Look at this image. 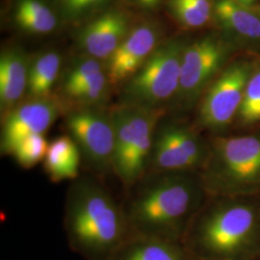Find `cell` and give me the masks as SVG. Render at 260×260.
<instances>
[{
	"mask_svg": "<svg viewBox=\"0 0 260 260\" xmlns=\"http://www.w3.org/2000/svg\"><path fill=\"white\" fill-rule=\"evenodd\" d=\"M182 244L195 260L260 257V196L207 197Z\"/></svg>",
	"mask_w": 260,
	"mask_h": 260,
	"instance_id": "1",
	"label": "cell"
},
{
	"mask_svg": "<svg viewBox=\"0 0 260 260\" xmlns=\"http://www.w3.org/2000/svg\"><path fill=\"white\" fill-rule=\"evenodd\" d=\"M206 199L200 173H156L130 204L132 237L182 243Z\"/></svg>",
	"mask_w": 260,
	"mask_h": 260,
	"instance_id": "2",
	"label": "cell"
},
{
	"mask_svg": "<svg viewBox=\"0 0 260 260\" xmlns=\"http://www.w3.org/2000/svg\"><path fill=\"white\" fill-rule=\"evenodd\" d=\"M65 228L71 248L86 260H111L132 238L126 215L104 187L89 178L70 188Z\"/></svg>",
	"mask_w": 260,
	"mask_h": 260,
	"instance_id": "3",
	"label": "cell"
},
{
	"mask_svg": "<svg viewBox=\"0 0 260 260\" xmlns=\"http://www.w3.org/2000/svg\"><path fill=\"white\" fill-rule=\"evenodd\" d=\"M200 177L207 197L260 196V129L212 136Z\"/></svg>",
	"mask_w": 260,
	"mask_h": 260,
	"instance_id": "4",
	"label": "cell"
},
{
	"mask_svg": "<svg viewBox=\"0 0 260 260\" xmlns=\"http://www.w3.org/2000/svg\"><path fill=\"white\" fill-rule=\"evenodd\" d=\"M115 126L113 170L125 184L141 180L149 167L155 131L164 110L123 104L111 110Z\"/></svg>",
	"mask_w": 260,
	"mask_h": 260,
	"instance_id": "5",
	"label": "cell"
},
{
	"mask_svg": "<svg viewBox=\"0 0 260 260\" xmlns=\"http://www.w3.org/2000/svg\"><path fill=\"white\" fill-rule=\"evenodd\" d=\"M187 40L174 38L161 43L139 70L123 84L121 102L164 110L177 95Z\"/></svg>",
	"mask_w": 260,
	"mask_h": 260,
	"instance_id": "6",
	"label": "cell"
},
{
	"mask_svg": "<svg viewBox=\"0 0 260 260\" xmlns=\"http://www.w3.org/2000/svg\"><path fill=\"white\" fill-rule=\"evenodd\" d=\"M233 43L218 34H207L186 45L179 87L174 100L178 109L188 110L200 102L214 79L226 66Z\"/></svg>",
	"mask_w": 260,
	"mask_h": 260,
	"instance_id": "7",
	"label": "cell"
},
{
	"mask_svg": "<svg viewBox=\"0 0 260 260\" xmlns=\"http://www.w3.org/2000/svg\"><path fill=\"white\" fill-rule=\"evenodd\" d=\"M256 64L241 59L226 65L200 100L198 125L213 136L234 124L247 83Z\"/></svg>",
	"mask_w": 260,
	"mask_h": 260,
	"instance_id": "8",
	"label": "cell"
},
{
	"mask_svg": "<svg viewBox=\"0 0 260 260\" xmlns=\"http://www.w3.org/2000/svg\"><path fill=\"white\" fill-rule=\"evenodd\" d=\"M68 135L75 141L87 163L96 171L113 168L115 126L111 111L100 107H76L65 121Z\"/></svg>",
	"mask_w": 260,
	"mask_h": 260,
	"instance_id": "9",
	"label": "cell"
},
{
	"mask_svg": "<svg viewBox=\"0 0 260 260\" xmlns=\"http://www.w3.org/2000/svg\"><path fill=\"white\" fill-rule=\"evenodd\" d=\"M60 107L51 96L30 99L3 116L0 149L2 155L13 153L28 136L45 134L54 123Z\"/></svg>",
	"mask_w": 260,
	"mask_h": 260,
	"instance_id": "10",
	"label": "cell"
},
{
	"mask_svg": "<svg viewBox=\"0 0 260 260\" xmlns=\"http://www.w3.org/2000/svg\"><path fill=\"white\" fill-rule=\"evenodd\" d=\"M161 30L151 21L132 26L121 45L106 61L112 86L124 84L149 59L160 43Z\"/></svg>",
	"mask_w": 260,
	"mask_h": 260,
	"instance_id": "11",
	"label": "cell"
},
{
	"mask_svg": "<svg viewBox=\"0 0 260 260\" xmlns=\"http://www.w3.org/2000/svg\"><path fill=\"white\" fill-rule=\"evenodd\" d=\"M131 28L126 13L107 9L84 23L77 35V44L84 55L107 61Z\"/></svg>",
	"mask_w": 260,
	"mask_h": 260,
	"instance_id": "12",
	"label": "cell"
},
{
	"mask_svg": "<svg viewBox=\"0 0 260 260\" xmlns=\"http://www.w3.org/2000/svg\"><path fill=\"white\" fill-rule=\"evenodd\" d=\"M30 62L18 47H9L0 57V108L2 117L14 109L27 93Z\"/></svg>",
	"mask_w": 260,
	"mask_h": 260,
	"instance_id": "13",
	"label": "cell"
},
{
	"mask_svg": "<svg viewBox=\"0 0 260 260\" xmlns=\"http://www.w3.org/2000/svg\"><path fill=\"white\" fill-rule=\"evenodd\" d=\"M213 15L232 37L247 44H259V13L233 0H215Z\"/></svg>",
	"mask_w": 260,
	"mask_h": 260,
	"instance_id": "14",
	"label": "cell"
},
{
	"mask_svg": "<svg viewBox=\"0 0 260 260\" xmlns=\"http://www.w3.org/2000/svg\"><path fill=\"white\" fill-rule=\"evenodd\" d=\"M111 260H195L180 242L132 237Z\"/></svg>",
	"mask_w": 260,
	"mask_h": 260,
	"instance_id": "15",
	"label": "cell"
},
{
	"mask_svg": "<svg viewBox=\"0 0 260 260\" xmlns=\"http://www.w3.org/2000/svg\"><path fill=\"white\" fill-rule=\"evenodd\" d=\"M81 153L70 135L57 137L48 144L44 160L45 170L54 182L76 179L79 174Z\"/></svg>",
	"mask_w": 260,
	"mask_h": 260,
	"instance_id": "16",
	"label": "cell"
},
{
	"mask_svg": "<svg viewBox=\"0 0 260 260\" xmlns=\"http://www.w3.org/2000/svg\"><path fill=\"white\" fill-rule=\"evenodd\" d=\"M59 15L46 0H17L14 9V20L21 30L44 35L55 30Z\"/></svg>",
	"mask_w": 260,
	"mask_h": 260,
	"instance_id": "17",
	"label": "cell"
},
{
	"mask_svg": "<svg viewBox=\"0 0 260 260\" xmlns=\"http://www.w3.org/2000/svg\"><path fill=\"white\" fill-rule=\"evenodd\" d=\"M61 56L49 50L37 56L29 66L28 95L30 99L49 98L61 70Z\"/></svg>",
	"mask_w": 260,
	"mask_h": 260,
	"instance_id": "18",
	"label": "cell"
},
{
	"mask_svg": "<svg viewBox=\"0 0 260 260\" xmlns=\"http://www.w3.org/2000/svg\"><path fill=\"white\" fill-rule=\"evenodd\" d=\"M234 124L246 131L260 129V65H256L247 83Z\"/></svg>",
	"mask_w": 260,
	"mask_h": 260,
	"instance_id": "19",
	"label": "cell"
},
{
	"mask_svg": "<svg viewBox=\"0 0 260 260\" xmlns=\"http://www.w3.org/2000/svg\"><path fill=\"white\" fill-rule=\"evenodd\" d=\"M167 6L173 17L186 27H202L213 15L212 0H168Z\"/></svg>",
	"mask_w": 260,
	"mask_h": 260,
	"instance_id": "20",
	"label": "cell"
},
{
	"mask_svg": "<svg viewBox=\"0 0 260 260\" xmlns=\"http://www.w3.org/2000/svg\"><path fill=\"white\" fill-rule=\"evenodd\" d=\"M112 0H55L57 13L64 22L80 24L88 22L106 11Z\"/></svg>",
	"mask_w": 260,
	"mask_h": 260,
	"instance_id": "21",
	"label": "cell"
},
{
	"mask_svg": "<svg viewBox=\"0 0 260 260\" xmlns=\"http://www.w3.org/2000/svg\"><path fill=\"white\" fill-rule=\"evenodd\" d=\"M111 86L106 71H103L66 98L77 107H100L106 102Z\"/></svg>",
	"mask_w": 260,
	"mask_h": 260,
	"instance_id": "22",
	"label": "cell"
},
{
	"mask_svg": "<svg viewBox=\"0 0 260 260\" xmlns=\"http://www.w3.org/2000/svg\"><path fill=\"white\" fill-rule=\"evenodd\" d=\"M105 71L102 61L91 56L84 55L75 61L66 74L62 83L64 96L89 81L93 76Z\"/></svg>",
	"mask_w": 260,
	"mask_h": 260,
	"instance_id": "23",
	"label": "cell"
},
{
	"mask_svg": "<svg viewBox=\"0 0 260 260\" xmlns=\"http://www.w3.org/2000/svg\"><path fill=\"white\" fill-rule=\"evenodd\" d=\"M47 148L48 144L44 134L31 135L19 143L12 155L21 167L29 169L45 160Z\"/></svg>",
	"mask_w": 260,
	"mask_h": 260,
	"instance_id": "24",
	"label": "cell"
},
{
	"mask_svg": "<svg viewBox=\"0 0 260 260\" xmlns=\"http://www.w3.org/2000/svg\"><path fill=\"white\" fill-rule=\"evenodd\" d=\"M134 2L141 9L151 11L156 9L162 0H134Z\"/></svg>",
	"mask_w": 260,
	"mask_h": 260,
	"instance_id": "25",
	"label": "cell"
},
{
	"mask_svg": "<svg viewBox=\"0 0 260 260\" xmlns=\"http://www.w3.org/2000/svg\"><path fill=\"white\" fill-rule=\"evenodd\" d=\"M233 1H235V2H237V3H239V4H242V5H244V6L250 7L255 0H233Z\"/></svg>",
	"mask_w": 260,
	"mask_h": 260,
	"instance_id": "26",
	"label": "cell"
},
{
	"mask_svg": "<svg viewBox=\"0 0 260 260\" xmlns=\"http://www.w3.org/2000/svg\"><path fill=\"white\" fill-rule=\"evenodd\" d=\"M251 260H260V257H259V258H255V259H251Z\"/></svg>",
	"mask_w": 260,
	"mask_h": 260,
	"instance_id": "27",
	"label": "cell"
},
{
	"mask_svg": "<svg viewBox=\"0 0 260 260\" xmlns=\"http://www.w3.org/2000/svg\"><path fill=\"white\" fill-rule=\"evenodd\" d=\"M258 13H259V14H260V8H259V11H258Z\"/></svg>",
	"mask_w": 260,
	"mask_h": 260,
	"instance_id": "28",
	"label": "cell"
}]
</instances>
